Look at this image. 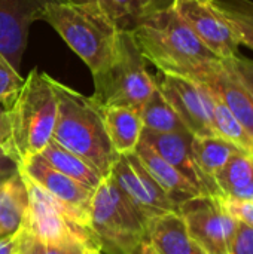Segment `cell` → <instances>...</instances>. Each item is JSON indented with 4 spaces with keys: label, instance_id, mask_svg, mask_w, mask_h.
<instances>
[{
    "label": "cell",
    "instance_id": "cell-1",
    "mask_svg": "<svg viewBox=\"0 0 253 254\" xmlns=\"http://www.w3.org/2000/svg\"><path fill=\"white\" fill-rule=\"evenodd\" d=\"M130 31L143 58L160 73L195 79L210 63L219 60L173 6L145 16Z\"/></svg>",
    "mask_w": 253,
    "mask_h": 254
},
{
    "label": "cell",
    "instance_id": "cell-2",
    "mask_svg": "<svg viewBox=\"0 0 253 254\" xmlns=\"http://www.w3.org/2000/svg\"><path fill=\"white\" fill-rule=\"evenodd\" d=\"M51 82L58 104L52 140L107 177L119 155L109 141L101 107L54 77Z\"/></svg>",
    "mask_w": 253,
    "mask_h": 254
},
{
    "label": "cell",
    "instance_id": "cell-3",
    "mask_svg": "<svg viewBox=\"0 0 253 254\" xmlns=\"http://www.w3.org/2000/svg\"><path fill=\"white\" fill-rule=\"evenodd\" d=\"M51 79L33 68L19 91L4 104L10 137L3 150L18 164L40 155L52 140L58 104Z\"/></svg>",
    "mask_w": 253,
    "mask_h": 254
},
{
    "label": "cell",
    "instance_id": "cell-4",
    "mask_svg": "<svg viewBox=\"0 0 253 254\" xmlns=\"http://www.w3.org/2000/svg\"><path fill=\"white\" fill-rule=\"evenodd\" d=\"M42 21L63 37L92 74L112 61L122 30L97 3L54 1L45 7Z\"/></svg>",
    "mask_w": 253,
    "mask_h": 254
},
{
    "label": "cell",
    "instance_id": "cell-5",
    "mask_svg": "<svg viewBox=\"0 0 253 254\" xmlns=\"http://www.w3.org/2000/svg\"><path fill=\"white\" fill-rule=\"evenodd\" d=\"M151 222L133 205L127 195L106 177L94 190L89 231L103 254H134L146 241Z\"/></svg>",
    "mask_w": 253,
    "mask_h": 254
},
{
    "label": "cell",
    "instance_id": "cell-6",
    "mask_svg": "<svg viewBox=\"0 0 253 254\" xmlns=\"http://www.w3.org/2000/svg\"><path fill=\"white\" fill-rule=\"evenodd\" d=\"M91 98L100 107H128L140 110L157 89L155 77L146 68V60L139 51L130 30H121L112 61L92 74Z\"/></svg>",
    "mask_w": 253,
    "mask_h": 254
},
{
    "label": "cell",
    "instance_id": "cell-7",
    "mask_svg": "<svg viewBox=\"0 0 253 254\" xmlns=\"http://www.w3.org/2000/svg\"><path fill=\"white\" fill-rule=\"evenodd\" d=\"M28 190V208L24 228L45 246L64 247L78 241L86 249H97L91 231L78 225L69 213L39 186L22 174Z\"/></svg>",
    "mask_w": 253,
    "mask_h": 254
},
{
    "label": "cell",
    "instance_id": "cell-8",
    "mask_svg": "<svg viewBox=\"0 0 253 254\" xmlns=\"http://www.w3.org/2000/svg\"><path fill=\"white\" fill-rule=\"evenodd\" d=\"M186 229L204 254H228L237 220L225 210L221 196L198 195L177 205Z\"/></svg>",
    "mask_w": 253,
    "mask_h": 254
},
{
    "label": "cell",
    "instance_id": "cell-9",
    "mask_svg": "<svg viewBox=\"0 0 253 254\" xmlns=\"http://www.w3.org/2000/svg\"><path fill=\"white\" fill-rule=\"evenodd\" d=\"M107 177L149 222L164 213L177 211V204L151 177L136 153L118 156Z\"/></svg>",
    "mask_w": 253,
    "mask_h": 254
},
{
    "label": "cell",
    "instance_id": "cell-10",
    "mask_svg": "<svg viewBox=\"0 0 253 254\" xmlns=\"http://www.w3.org/2000/svg\"><path fill=\"white\" fill-rule=\"evenodd\" d=\"M18 165L21 174L55 199L78 225L89 231V211L94 190L54 170L39 155L27 158Z\"/></svg>",
    "mask_w": 253,
    "mask_h": 254
},
{
    "label": "cell",
    "instance_id": "cell-11",
    "mask_svg": "<svg viewBox=\"0 0 253 254\" xmlns=\"http://www.w3.org/2000/svg\"><path fill=\"white\" fill-rule=\"evenodd\" d=\"M171 6L219 60H228L240 54V43L218 0H173Z\"/></svg>",
    "mask_w": 253,
    "mask_h": 254
},
{
    "label": "cell",
    "instance_id": "cell-12",
    "mask_svg": "<svg viewBox=\"0 0 253 254\" xmlns=\"http://www.w3.org/2000/svg\"><path fill=\"white\" fill-rule=\"evenodd\" d=\"M157 86L194 137L216 135L212 124V97L200 83L176 74L160 73Z\"/></svg>",
    "mask_w": 253,
    "mask_h": 254
},
{
    "label": "cell",
    "instance_id": "cell-13",
    "mask_svg": "<svg viewBox=\"0 0 253 254\" xmlns=\"http://www.w3.org/2000/svg\"><path fill=\"white\" fill-rule=\"evenodd\" d=\"M63 0H0V54L19 70L30 25L42 19L49 3Z\"/></svg>",
    "mask_w": 253,
    "mask_h": 254
},
{
    "label": "cell",
    "instance_id": "cell-14",
    "mask_svg": "<svg viewBox=\"0 0 253 254\" xmlns=\"http://www.w3.org/2000/svg\"><path fill=\"white\" fill-rule=\"evenodd\" d=\"M192 138L194 135L191 132H154L145 128L140 137L143 143L183 174L201 192V195L221 196L218 186L200 171L194 159Z\"/></svg>",
    "mask_w": 253,
    "mask_h": 254
},
{
    "label": "cell",
    "instance_id": "cell-15",
    "mask_svg": "<svg viewBox=\"0 0 253 254\" xmlns=\"http://www.w3.org/2000/svg\"><path fill=\"white\" fill-rule=\"evenodd\" d=\"M218 97L253 137V101L240 79L224 60L210 63L195 79H191Z\"/></svg>",
    "mask_w": 253,
    "mask_h": 254
},
{
    "label": "cell",
    "instance_id": "cell-16",
    "mask_svg": "<svg viewBox=\"0 0 253 254\" xmlns=\"http://www.w3.org/2000/svg\"><path fill=\"white\" fill-rule=\"evenodd\" d=\"M146 243L157 254H204L191 238L177 211L155 217L149 225Z\"/></svg>",
    "mask_w": 253,
    "mask_h": 254
},
{
    "label": "cell",
    "instance_id": "cell-17",
    "mask_svg": "<svg viewBox=\"0 0 253 254\" xmlns=\"http://www.w3.org/2000/svg\"><path fill=\"white\" fill-rule=\"evenodd\" d=\"M134 153L151 174V177L166 190V193L179 205L180 202L201 195V192L173 165L164 161L154 149L142 140L139 141Z\"/></svg>",
    "mask_w": 253,
    "mask_h": 254
},
{
    "label": "cell",
    "instance_id": "cell-18",
    "mask_svg": "<svg viewBox=\"0 0 253 254\" xmlns=\"http://www.w3.org/2000/svg\"><path fill=\"white\" fill-rule=\"evenodd\" d=\"M101 110L106 132L116 155L134 153L143 132L139 110L128 107H101Z\"/></svg>",
    "mask_w": 253,
    "mask_h": 254
},
{
    "label": "cell",
    "instance_id": "cell-19",
    "mask_svg": "<svg viewBox=\"0 0 253 254\" xmlns=\"http://www.w3.org/2000/svg\"><path fill=\"white\" fill-rule=\"evenodd\" d=\"M28 208V190L18 171L0 185V237L18 232L24 226Z\"/></svg>",
    "mask_w": 253,
    "mask_h": 254
},
{
    "label": "cell",
    "instance_id": "cell-20",
    "mask_svg": "<svg viewBox=\"0 0 253 254\" xmlns=\"http://www.w3.org/2000/svg\"><path fill=\"white\" fill-rule=\"evenodd\" d=\"M221 196L253 202V153L239 152L215 176Z\"/></svg>",
    "mask_w": 253,
    "mask_h": 254
},
{
    "label": "cell",
    "instance_id": "cell-21",
    "mask_svg": "<svg viewBox=\"0 0 253 254\" xmlns=\"http://www.w3.org/2000/svg\"><path fill=\"white\" fill-rule=\"evenodd\" d=\"M39 156L46 164H49L54 170L76 180L78 183L84 185L85 188L91 190H95L101 185V182L106 179L97 170H94L89 164H86L84 159L66 150L64 147L57 144L54 140L48 143V146L42 150Z\"/></svg>",
    "mask_w": 253,
    "mask_h": 254
},
{
    "label": "cell",
    "instance_id": "cell-22",
    "mask_svg": "<svg viewBox=\"0 0 253 254\" xmlns=\"http://www.w3.org/2000/svg\"><path fill=\"white\" fill-rule=\"evenodd\" d=\"M242 152L234 143L218 137H194L192 138V153L200 171L215 183V176L227 165V162ZM216 185V183H215Z\"/></svg>",
    "mask_w": 253,
    "mask_h": 254
},
{
    "label": "cell",
    "instance_id": "cell-23",
    "mask_svg": "<svg viewBox=\"0 0 253 254\" xmlns=\"http://www.w3.org/2000/svg\"><path fill=\"white\" fill-rule=\"evenodd\" d=\"M139 113L145 129L154 132H189L158 86L142 106Z\"/></svg>",
    "mask_w": 253,
    "mask_h": 254
},
{
    "label": "cell",
    "instance_id": "cell-24",
    "mask_svg": "<svg viewBox=\"0 0 253 254\" xmlns=\"http://www.w3.org/2000/svg\"><path fill=\"white\" fill-rule=\"evenodd\" d=\"M212 124L218 137H222L245 152H251L253 137L246 131L242 122L233 115V112L212 92Z\"/></svg>",
    "mask_w": 253,
    "mask_h": 254
},
{
    "label": "cell",
    "instance_id": "cell-25",
    "mask_svg": "<svg viewBox=\"0 0 253 254\" xmlns=\"http://www.w3.org/2000/svg\"><path fill=\"white\" fill-rule=\"evenodd\" d=\"M239 43L253 49V3L248 0L218 1Z\"/></svg>",
    "mask_w": 253,
    "mask_h": 254
},
{
    "label": "cell",
    "instance_id": "cell-26",
    "mask_svg": "<svg viewBox=\"0 0 253 254\" xmlns=\"http://www.w3.org/2000/svg\"><path fill=\"white\" fill-rule=\"evenodd\" d=\"M112 1L119 13L122 30H131L145 16L173 4V0H112Z\"/></svg>",
    "mask_w": 253,
    "mask_h": 254
},
{
    "label": "cell",
    "instance_id": "cell-27",
    "mask_svg": "<svg viewBox=\"0 0 253 254\" xmlns=\"http://www.w3.org/2000/svg\"><path fill=\"white\" fill-rule=\"evenodd\" d=\"M24 79L19 71L0 54V103L6 104L22 86Z\"/></svg>",
    "mask_w": 253,
    "mask_h": 254
},
{
    "label": "cell",
    "instance_id": "cell-28",
    "mask_svg": "<svg viewBox=\"0 0 253 254\" xmlns=\"http://www.w3.org/2000/svg\"><path fill=\"white\" fill-rule=\"evenodd\" d=\"M224 61L231 67V70L236 73V76L240 79V82L243 83V86L253 98V60L245 58L239 54Z\"/></svg>",
    "mask_w": 253,
    "mask_h": 254
},
{
    "label": "cell",
    "instance_id": "cell-29",
    "mask_svg": "<svg viewBox=\"0 0 253 254\" xmlns=\"http://www.w3.org/2000/svg\"><path fill=\"white\" fill-rule=\"evenodd\" d=\"M221 201L225 210L237 220L253 229V202L252 201H242L234 198L221 196Z\"/></svg>",
    "mask_w": 253,
    "mask_h": 254
},
{
    "label": "cell",
    "instance_id": "cell-30",
    "mask_svg": "<svg viewBox=\"0 0 253 254\" xmlns=\"http://www.w3.org/2000/svg\"><path fill=\"white\" fill-rule=\"evenodd\" d=\"M228 254H253V229L237 222V231L231 240Z\"/></svg>",
    "mask_w": 253,
    "mask_h": 254
},
{
    "label": "cell",
    "instance_id": "cell-31",
    "mask_svg": "<svg viewBox=\"0 0 253 254\" xmlns=\"http://www.w3.org/2000/svg\"><path fill=\"white\" fill-rule=\"evenodd\" d=\"M16 254H45V244L22 226V238Z\"/></svg>",
    "mask_w": 253,
    "mask_h": 254
},
{
    "label": "cell",
    "instance_id": "cell-32",
    "mask_svg": "<svg viewBox=\"0 0 253 254\" xmlns=\"http://www.w3.org/2000/svg\"><path fill=\"white\" fill-rule=\"evenodd\" d=\"M19 171V165L18 162H15L3 149L0 150V185L10 179L12 176H15Z\"/></svg>",
    "mask_w": 253,
    "mask_h": 254
},
{
    "label": "cell",
    "instance_id": "cell-33",
    "mask_svg": "<svg viewBox=\"0 0 253 254\" xmlns=\"http://www.w3.org/2000/svg\"><path fill=\"white\" fill-rule=\"evenodd\" d=\"M22 238V228L7 237H0V254H16Z\"/></svg>",
    "mask_w": 253,
    "mask_h": 254
},
{
    "label": "cell",
    "instance_id": "cell-34",
    "mask_svg": "<svg viewBox=\"0 0 253 254\" xmlns=\"http://www.w3.org/2000/svg\"><path fill=\"white\" fill-rule=\"evenodd\" d=\"M10 137V124L4 104L0 103V150L4 149Z\"/></svg>",
    "mask_w": 253,
    "mask_h": 254
},
{
    "label": "cell",
    "instance_id": "cell-35",
    "mask_svg": "<svg viewBox=\"0 0 253 254\" xmlns=\"http://www.w3.org/2000/svg\"><path fill=\"white\" fill-rule=\"evenodd\" d=\"M63 1H67V3H97V4H100L116 22H118V25L121 27V21H119V13H118V10H116V7H115V4H113V1L112 0H63Z\"/></svg>",
    "mask_w": 253,
    "mask_h": 254
},
{
    "label": "cell",
    "instance_id": "cell-36",
    "mask_svg": "<svg viewBox=\"0 0 253 254\" xmlns=\"http://www.w3.org/2000/svg\"><path fill=\"white\" fill-rule=\"evenodd\" d=\"M61 249H63L64 254H86V246L82 243H78V241L69 243Z\"/></svg>",
    "mask_w": 253,
    "mask_h": 254
},
{
    "label": "cell",
    "instance_id": "cell-37",
    "mask_svg": "<svg viewBox=\"0 0 253 254\" xmlns=\"http://www.w3.org/2000/svg\"><path fill=\"white\" fill-rule=\"evenodd\" d=\"M134 254H157V253H155V252L152 250V247H151V246H149V244L145 241V243H143V244H142V246L137 249V252H136Z\"/></svg>",
    "mask_w": 253,
    "mask_h": 254
},
{
    "label": "cell",
    "instance_id": "cell-38",
    "mask_svg": "<svg viewBox=\"0 0 253 254\" xmlns=\"http://www.w3.org/2000/svg\"><path fill=\"white\" fill-rule=\"evenodd\" d=\"M45 254H64L61 247H55V246H45Z\"/></svg>",
    "mask_w": 253,
    "mask_h": 254
},
{
    "label": "cell",
    "instance_id": "cell-39",
    "mask_svg": "<svg viewBox=\"0 0 253 254\" xmlns=\"http://www.w3.org/2000/svg\"><path fill=\"white\" fill-rule=\"evenodd\" d=\"M86 254H103L101 252H98L97 249H86Z\"/></svg>",
    "mask_w": 253,
    "mask_h": 254
},
{
    "label": "cell",
    "instance_id": "cell-40",
    "mask_svg": "<svg viewBox=\"0 0 253 254\" xmlns=\"http://www.w3.org/2000/svg\"><path fill=\"white\" fill-rule=\"evenodd\" d=\"M251 152H252V153H253V143H252V147H251Z\"/></svg>",
    "mask_w": 253,
    "mask_h": 254
},
{
    "label": "cell",
    "instance_id": "cell-41",
    "mask_svg": "<svg viewBox=\"0 0 253 254\" xmlns=\"http://www.w3.org/2000/svg\"><path fill=\"white\" fill-rule=\"evenodd\" d=\"M252 101H253V98H252Z\"/></svg>",
    "mask_w": 253,
    "mask_h": 254
}]
</instances>
